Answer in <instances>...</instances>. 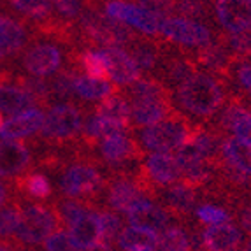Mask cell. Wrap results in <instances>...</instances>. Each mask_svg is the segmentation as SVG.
Segmentation results:
<instances>
[{"mask_svg": "<svg viewBox=\"0 0 251 251\" xmlns=\"http://www.w3.org/2000/svg\"><path fill=\"white\" fill-rule=\"evenodd\" d=\"M158 246L162 251H190L192 250V243H190L188 234L183 228L177 226H171L162 230L158 235Z\"/></svg>", "mask_w": 251, "mask_h": 251, "instance_id": "obj_41", "label": "cell"}, {"mask_svg": "<svg viewBox=\"0 0 251 251\" xmlns=\"http://www.w3.org/2000/svg\"><path fill=\"white\" fill-rule=\"evenodd\" d=\"M95 150L99 151V156L113 169H123L143 156V150L137 141L125 132L102 139V143L97 144Z\"/></svg>", "mask_w": 251, "mask_h": 251, "instance_id": "obj_11", "label": "cell"}, {"mask_svg": "<svg viewBox=\"0 0 251 251\" xmlns=\"http://www.w3.org/2000/svg\"><path fill=\"white\" fill-rule=\"evenodd\" d=\"M195 214H197V218L202 223H207L209 226L230 222V214L226 213L223 207L213 204H202L199 207H195Z\"/></svg>", "mask_w": 251, "mask_h": 251, "instance_id": "obj_43", "label": "cell"}, {"mask_svg": "<svg viewBox=\"0 0 251 251\" xmlns=\"http://www.w3.org/2000/svg\"><path fill=\"white\" fill-rule=\"evenodd\" d=\"M225 86H230L234 95L230 99L251 107V58L234 56L226 74Z\"/></svg>", "mask_w": 251, "mask_h": 251, "instance_id": "obj_24", "label": "cell"}, {"mask_svg": "<svg viewBox=\"0 0 251 251\" xmlns=\"http://www.w3.org/2000/svg\"><path fill=\"white\" fill-rule=\"evenodd\" d=\"M241 230L232 223L207 226L202 234V244L209 251H235L241 244Z\"/></svg>", "mask_w": 251, "mask_h": 251, "instance_id": "obj_27", "label": "cell"}, {"mask_svg": "<svg viewBox=\"0 0 251 251\" xmlns=\"http://www.w3.org/2000/svg\"><path fill=\"white\" fill-rule=\"evenodd\" d=\"M220 158L251 177V144L234 137H223L220 143Z\"/></svg>", "mask_w": 251, "mask_h": 251, "instance_id": "obj_31", "label": "cell"}, {"mask_svg": "<svg viewBox=\"0 0 251 251\" xmlns=\"http://www.w3.org/2000/svg\"><path fill=\"white\" fill-rule=\"evenodd\" d=\"M105 63H107V74L116 86H130L139 79L141 71L135 65L134 58L128 51L123 48H104L100 50Z\"/></svg>", "mask_w": 251, "mask_h": 251, "instance_id": "obj_18", "label": "cell"}, {"mask_svg": "<svg viewBox=\"0 0 251 251\" xmlns=\"http://www.w3.org/2000/svg\"><path fill=\"white\" fill-rule=\"evenodd\" d=\"M100 220V228H102V241L109 243L111 239L120 235V228H122V220L116 216L114 213H100L99 214Z\"/></svg>", "mask_w": 251, "mask_h": 251, "instance_id": "obj_45", "label": "cell"}, {"mask_svg": "<svg viewBox=\"0 0 251 251\" xmlns=\"http://www.w3.org/2000/svg\"><path fill=\"white\" fill-rule=\"evenodd\" d=\"M79 74L77 69L71 63H67L58 74L53 75V79L50 81V88L51 95H53V100L58 102H71L74 97V79L75 75Z\"/></svg>", "mask_w": 251, "mask_h": 251, "instance_id": "obj_37", "label": "cell"}, {"mask_svg": "<svg viewBox=\"0 0 251 251\" xmlns=\"http://www.w3.org/2000/svg\"><path fill=\"white\" fill-rule=\"evenodd\" d=\"M69 237H71L74 250H84V248H92L102 243V228L99 214L86 211L74 225L69 226Z\"/></svg>", "mask_w": 251, "mask_h": 251, "instance_id": "obj_26", "label": "cell"}, {"mask_svg": "<svg viewBox=\"0 0 251 251\" xmlns=\"http://www.w3.org/2000/svg\"><path fill=\"white\" fill-rule=\"evenodd\" d=\"M44 250L46 251H74L71 243V237H69V232L62 230H54L50 237L44 241Z\"/></svg>", "mask_w": 251, "mask_h": 251, "instance_id": "obj_47", "label": "cell"}, {"mask_svg": "<svg viewBox=\"0 0 251 251\" xmlns=\"http://www.w3.org/2000/svg\"><path fill=\"white\" fill-rule=\"evenodd\" d=\"M93 113L102 118H107V120H113V122L120 123V125L125 126V128L132 126L130 102L126 100L122 92H114L113 95L102 99V100L95 105Z\"/></svg>", "mask_w": 251, "mask_h": 251, "instance_id": "obj_32", "label": "cell"}, {"mask_svg": "<svg viewBox=\"0 0 251 251\" xmlns=\"http://www.w3.org/2000/svg\"><path fill=\"white\" fill-rule=\"evenodd\" d=\"M34 39L25 20L0 11V65H11Z\"/></svg>", "mask_w": 251, "mask_h": 251, "instance_id": "obj_9", "label": "cell"}, {"mask_svg": "<svg viewBox=\"0 0 251 251\" xmlns=\"http://www.w3.org/2000/svg\"><path fill=\"white\" fill-rule=\"evenodd\" d=\"M11 69V67H9ZM11 81L21 90H25L30 95V99L34 100L35 107L39 109H50L53 105V95H51L50 83L46 79H39V77H32L28 74H23L20 71L11 69Z\"/></svg>", "mask_w": 251, "mask_h": 251, "instance_id": "obj_29", "label": "cell"}, {"mask_svg": "<svg viewBox=\"0 0 251 251\" xmlns=\"http://www.w3.org/2000/svg\"><path fill=\"white\" fill-rule=\"evenodd\" d=\"M104 13L109 18L120 21L128 28L137 30L139 34H144L148 37H158L162 18L155 16L153 13H148L146 9L139 7L137 4L126 2V0H105Z\"/></svg>", "mask_w": 251, "mask_h": 251, "instance_id": "obj_10", "label": "cell"}, {"mask_svg": "<svg viewBox=\"0 0 251 251\" xmlns=\"http://www.w3.org/2000/svg\"><path fill=\"white\" fill-rule=\"evenodd\" d=\"M35 158L34 146L23 141L0 139V177L16 179L32 169Z\"/></svg>", "mask_w": 251, "mask_h": 251, "instance_id": "obj_13", "label": "cell"}, {"mask_svg": "<svg viewBox=\"0 0 251 251\" xmlns=\"http://www.w3.org/2000/svg\"><path fill=\"white\" fill-rule=\"evenodd\" d=\"M243 251H251V243H250V244H248V246H246V248H244V250H243Z\"/></svg>", "mask_w": 251, "mask_h": 251, "instance_id": "obj_52", "label": "cell"}, {"mask_svg": "<svg viewBox=\"0 0 251 251\" xmlns=\"http://www.w3.org/2000/svg\"><path fill=\"white\" fill-rule=\"evenodd\" d=\"M118 244L125 251L153 250V248L158 244V235H156V232L148 230V228L130 225L120 232V235H118Z\"/></svg>", "mask_w": 251, "mask_h": 251, "instance_id": "obj_36", "label": "cell"}, {"mask_svg": "<svg viewBox=\"0 0 251 251\" xmlns=\"http://www.w3.org/2000/svg\"><path fill=\"white\" fill-rule=\"evenodd\" d=\"M228 99L225 83L205 72L193 74L176 88V102L183 109V114L199 120H209L218 114Z\"/></svg>", "mask_w": 251, "mask_h": 251, "instance_id": "obj_3", "label": "cell"}, {"mask_svg": "<svg viewBox=\"0 0 251 251\" xmlns=\"http://www.w3.org/2000/svg\"><path fill=\"white\" fill-rule=\"evenodd\" d=\"M44 123V111L39 107H32L25 113L11 116L0 128V139L5 141H23L30 135H37Z\"/></svg>", "mask_w": 251, "mask_h": 251, "instance_id": "obj_20", "label": "cell"}, {"mask_svg": "<svg viewBox=\"0 0 251 251\" xmlns=\"http://www.w3.org/2000/svg\"><path fill=\"white\" fill-rule=\"evenodd\" d=\"M165 201H167L169 207L177 213H190L195 207L197 202V193L195 188L186 183H174L171 184V188L165 193Z\"/></svg>", "mask_w": 251, "mask_h": 251, "instance_id": "obj_38", "label": "cell"}, {"mask_svg": "<svg viewBox=\"0 0 251 251\" xmlns=\"http://www.w3.org/2000/svg\"><path fill=\"white\" fill-rule=\"evenodd\" d=\"M144 251H155V248H153V250H144Z\"/></svg>", "mask_w": 251, "mask_h": 251, "instance_id": "obj_53", "label": "cell"}, {"mask_svg": "<svg viewBox=\"0 0 251 251\" xmlns=\"http://www.w3.org/2000/svg\"><path fill=\"white\" fill-rule=\"evenodd\" d=\"M37 163L42 169L56 172L60 193L69 199L93 197L104 188V176L88 162L63 163L56 151H39Z\"/></svg>", "mask_w": 251, "mask_h": 251, "instance_id": "obj_2", "label": "cell"}, {"mask_svg": "<svg viewBox=\"0 0 251 251\" xmlns=\"http://www.w3.org/2000/svg\"><path fill=\"white\" fill-rule=\"evenodd\" d=\"M128 2L137 4L139 7L146 9L148 13H153L155 16L162 18V20L174 16L176 0H128Z\"/></svg>", "mask_w": 251, "mask_h": 251, "instance_id": "obj_44", "label": "cell"}, {"mask_svg": "<svg viewBox=\"0 0 251 251\" xmlns=\"http://www.w3.org/2000/svg\"><path fill=\"white\" fill-rule=\"evenodd\" d=\"M197 126L199 125H193L190 118L176 111L163 122L143 128L135 141L141 146V150L153 151V153H167L172 150H179Z\"/></svg>", "mask_w": 251, "mask_h": 251, "instance_id": "obj_6", "label": "cell"}, {"mask_svg": "<svg viewBox=\"0 0 251 251\" xmlns=\"http://www.w3.org/2000/svg\"><path fill=\"white\" fill-rule=\"evenodd\" d=\"M58 211L46 204H21V216L16 228V241L25 246H37L44 243L60 225Z\"/></svg>", "mask_w": 251, "mask_h": 251, "instance_id": "obj_7", "label": "cell"}, {"mask_svg": "<svg viewBox=\"0 0 251 251\" xmlns=\"http://www.w3.org/2000/svg\"><path fill=\"white\" fill-rule=\"evenodd\" d=\"M35 107L30 95L11 81V69L2 65L0 69V113L16 116Z\"/></svg>", "mask_w": 251, "mask_h": 251, "instance_id": "obj_19", "label": "cell"}, {"mask_svg": "<svg viewBox=\"0 0 251 251\" xmlns=\"http://www.w3.org/2000/svg\"><path fill=\"white\" fill-rule=\"evenodd\" d=\"M192 56V60L195 62V65L201 69H204L205 74H211L214 77H218L220 81L225 83L228 69L234 54L230 53V50L226 48V44L223 42L222 35H218L216 39L205 44L197 50H186Z\"/></svg>", "mask_w": 251, "mask_h": 251, "instance_id": "obj_12", "label": "cell"}, {"mask_svg": "<svg viewBox=\"0 0 251 251\" xmlns=\"http://www.w3.org/2000/svg\"><path fill=\"white\" fill-rule=\"evenodd\" d=\"M214 18L225 34H251V0H216Z\"/></svg>", "mask_w": 251, "mask_h": 251, "instance_id": "obj_15", "label": "cell"}, {"mask_svg": "<svg viewBox=\"0 0 251 251\" xmlns=\"http://www.w3.org/2000/svg\"><path fill=\"white\" fill-rule=\"evenodd\" d=\"M21 216V204L18 199L9 202L0 209V241H9L14 237Z\"/></svg>", "mask_w": 251, "mask_h": 251, "instance_id": "obj_40", "label": "cell"}, {"mask_svg": "<svg viewBox=\"0 0 251 251\" xmlns=\"http://www.w3.org/2000/svg\"><path fill=\"white\" fill-rule=\"evenodd\" d=\"M88 5L90 0H51L54 18L67 25H75Z\"/></svg>", "mask_w": 251, "mask_h": 251, "instance_id": "obj_39", "label": "cell"}, {"mask_svg": "<svg viewBox=\"0 0 251 251\" xmlns=\"http://www.w3.org/2000/svg\"><path fill=\"white\" fill-rule=\"evenodd\" d=\"M79 46L86 48H123L132 46L139 35L120 21L109 18L90 0V5L75 23Z\"/></svg>", "mask_w": 251, "mask_h": 251, "instance_id": "obj_4", "label": "cell"}, {"mask_svg": "<svg viewBox=\"0 0 251 251\" xmlns=\"http://www.w3.org/2000/svg\"><path fill=\"white\" fill-rule=\"evenodd\" d=\"M214 130L223 137H234L251 144V107L235 99H228Z\"/></svg>", "mask_w": 251, "mask_h": 251, "instance_id": "obj_14", "label": "cell"}, {"mask_svg": "<svg viewBox=\"0 0 251 251\" xmlns=\"http://www.w3.org/2000/svg\"><path fill=\"white\" fill-rule=\"evenodd\" d=\"M201 2H205V0H201Z\"/></svg>", "mask_w": 251, "mask_h": 251, "instance_id": "obj_55", "label": "cell"}, {"mask_svg": "<svg viewBox=\"0 0 251 251\" xmlns=\"http://www.w3.org/2000/svg\"><path fill=\"white\" fill-rule=\"evenodd\" d=\"M116 92L114 86L107 79H95L88 75L77 74L74 79V95L75 99L84 102H100L105 97Z\"/></svg>", "mask_w": 251, "mask_h": 251, "instance_id": "obj_34", "label": "cell"}, {"mask_svg": "<svg viewBox=\"0 0 251 251\" xmlns=\"http://www.w3.org/2000/svg\"><path fill=\"white\" fill-rule=\"evenodd\" d=\"M128 102L135 100H163L172 99L171 88L162 79H156L155 75L139 77L134 84L126 86V93H123Z\"/></svg>", "mask_w": 251, "mask_h": 251, "instance_id": "obj_30", "label": "cell"}, {"mask_svg": "<svg viewBox=\"0 0 251 251\" xmlns=\"http://www.w3.org/2000/svg\"><path fill=\"white\" fill-rule=\"evenodd\" d=\"M174 14H179L177 18H184V20L204 21L209 18V7L201 0H176Z\"/></svg>", "mask_w": 251, "mask_h": 251, "instance_id": "obj_42", "label": "cell"}, {"mask_svg": "<svg viewBox=\"0 0 251 251\" xmlns=\"http://www.w3.org/2000/svg\"><path fill=\"white\" fill-rule=\"evenodd\" d=\"M0 5H2V0H0Z\"/></svg>", "mask_w": 251, "mask_h": 251, "instance_id": "obj_54", "label": "cell"}, {"mask_svg": "<svg viewBox=\"0 0 251 251\" xmlns=\"http://www.w3.org/2000/svg\"><path fill=\"white\" fill-rule=\"evenodd\" d=\"M0 251H16V248L9 241H0Z\"/></svg>", "mask_w": 251, "mask_h": 251, "instance_id": "obj_50", "label": "cell"}, {"mask_svg": "<svg viewBox=\"0 0 251 251\" xmlns=\"http://www.w3.org/2000/svg\"><path fill=\"white\" fill-rule=\"evenodd\" d=\"M74 251H111V246H109V243L102 241V243L95 244V246H92V248H84V250H74Z\"/></svg>", "mask_w": 251, "mask_h": 251, "instance_id": "obj_49", "label": "cell"}, {"mask_svg": "<svg viewBox=\"0 0 251 251\" xmlns=\"http://www.w3.org/2000/svg\"><path fill=\"white\" fill-rule=\"evenodd\" d=\"M130 111H132V123L135 126H151L163 122L165 118L172 116L177 109L172 104V99H163V100H135L130 102Z\"/></svg>", "mask_w": 251, "mask_h": 251, "instance_id": "obj_22", "label": "cell"}, {"mask_svg": "<svg viewBox=\"0 0 251 251\" xmlns=\"http://www.w3.org/2000/svg\"><path fill=\"white\" fill-rule=\"evenodd\" d=\"M0 7L11 9L18 18L28 23L30 28L46 25L54 18L51 0H2Z\"/></svg>", "mask_w": 251, "mask_h": 251, "instance_id": "obj_23", "label": "cell"}, {"mask_svg": "<svg viewBox=\"0 0 251 251\" xmlns=\"http://www.w3.org/2000/svg\"><path fill=\"white\" fill-rule=\"evenodd\" d=\"M158 71L162 74V81L167 84L169 88L171 86L177 88L181 83L190 79L193 74H197L199 67L195 65L188 51L174 50V48H171V51H169L163 48Z\"/></svg>", "mask_w": 251, "mask_h": 251, "instance_id": "obj_16", "label": "cell"}, {"mask_svg": "<svg viewBox=\"0 0 251 251\" xmlns=\"http://www.w3.org/2000/svg\"><path fill=\"white\" fill-rule=\"evenodd\" d=\"M84 120L83 111L72 102H54L44 114V123L34 139L41 151H74Z\"/></svg>", "mask_w": 251, "mask_h": 251, "instance_id": "obj_1", "label": "cell"}, {"mask_svg": "<svg viewBox=\"0 0 251 251\" xmlns=\"http://www.w3.org/2000/svg\"><path fill=\"white\" fill-rule=\"evenodd\" d=\"M241 225L251 234V207H246V209L241 213Z\"/></svg>", "mask_w": 251, "mask_h": 251, "instance_id": "obj_48", "label": "cell"}, {"mask_svg": "<svg viewBox=\"0 0 251 251\" xmlns=\"http://www.w3.org/2000/svg\"><path fill=\"white\" fill-rule=\"evenodd\" d=\"M77 50L69 48L58 41L48 37H37L30 41L25 51L20 54V65L23 74H28L32 77L46 79L58 74L67 63L72 62V54Z\"/></svg>", "mask_w": 251, "mask_h": 251, "instance_id": "obj_5", "label": "cell"}, {"mask_svg": "<svg viewBox=\"0 0 251 251\" xmlns=\"http://www.w3.org/2000/svg\"><path fill=\"white\" fill-rule=\"evenodd\" d=\"M144 199H146V193H144L141 181H135L128 176L116 177L111 184L107 195L111 209L118 211V213H126L132 205L144 201Z\"/></svg>", "mask_w": 251, "mask_h": 251, "instance_id": "obj_21", "label": "cell"}, {"mask_svg": "<svg viewBox=\"0 0 251 251\" xmlns=\"http://www.w3.org/2000/svg\"><path fill=\"white\" fill-rule=\"evenodd\" d=\"M14 192L16 195H25L34 201H48L53 195V186H51L50 177L44 172L28 171L23 176L16 177L13 181Z\"/></svg>", "mask_w": 251, "mask_h": 251, "instance_id": "obj_28", "label": "cell"}, {"mask_svg": "<svg viewBox=\"0 0 251 251\" xmlns=\"http://www.w3.org/2000/svg\"><path fill=\"white\" fill-rule=\"evenodd\" d=\"M162 51H163L162 42L156 44V42L151 41V39L141 41V37H137V41L130 46L128 53H130V56L134 58L139 71L151 74V72L158 71L160 60H162Z\"/></svg>", "mask_w": 251, "mask_h": 251, "instance_id": "obj_33", "label": "cell"}, {"mask_svg": "<svg viewBox=\"0 0 251 251\" xmlns=\"http://www.w3.org/2000/svg\"><path fill=\"white\" fill-rule=\"evenodd\" d=\"M72 65L77 69V72H86L88 77L95 79H107V63L102 56L100 50H92V48H81L72 54Z\"/></svg>", "mask_w": 251, "mask_h": 251, "instance_id": "obj_35", "label": "cell"}, {"mask_svg": "<svg viewBox=\"0 0 251 251\" xmlns=\"http://www.w3.org/2000/svg\"><path fill=\"white\" fill-rule=\"evenodd\" d=\"M141 174L150 183L158 186H171L181 179V169L176 156L169 153H151L141 165Z\"/></svg>", "mask_w": 251, "mask_h": 251, "instance_id": "obj_17", "label": "cell"}, {"mask_svg": "<svg viewBox=\"0 0 251 251\" xmlns=\"http://www.w3.org/2000/svg\"><path fill=\"white\" fill-rule=\"evenodd\" d=\"M56 211H58V214H60V220H62L63 223H67L69 226L74 225V223L86 213V209H84L83 205L74 201H63L62 204L58 205Z\"/></svg>", "mask_w": 251, "mask_h": 251, "instance_id": "obj_46", "label": "cell"}, {"mask_svg": "<svg viewBox=\"0 0 251 251\" xmlns=\"http://www.w3.org/2000/svg\"><path fill=\"white\" fill-rule=\"evenodd\" d=\"M126 218L134 226H141V228H148L153 232H162L167 228L169 216L167 213L158 207L156 204L150 202L148 199L137 202L126 211Z\"/></svg>", "mask_w": 251, "mask_h": 251, "instance_id": "obj_25", "label": "cell"}, {"mask_svg": "<svg viewBox=\"0 0 251 251\" xmlns=\"http://www.w3.org/2000/svg\"><path fill=\"white\" fill-rule=\"evenodd\" d=\"M2 125H4V116H2V113H0V128H2Z\"/></svg>", "mask_w": 251, "mask_h": 251, "instance_id": "obj_51", "label": "cell"}, {"mask_svg": "<svg viewBox=\"0 0 251 251\" xmlns=\"http://www.w3.org/2000/svg\"><path fill=\"white\" fill-rule=\"evenodd\" d=\"M160 37L186 50H197L213 41V32L202 21L184 20V18L171 16L162 20Z\"/></svg>", "mask_w": 251, "mask_h": 251, "instance_id": "obj_8", "label": "cell"}]
</instances>
